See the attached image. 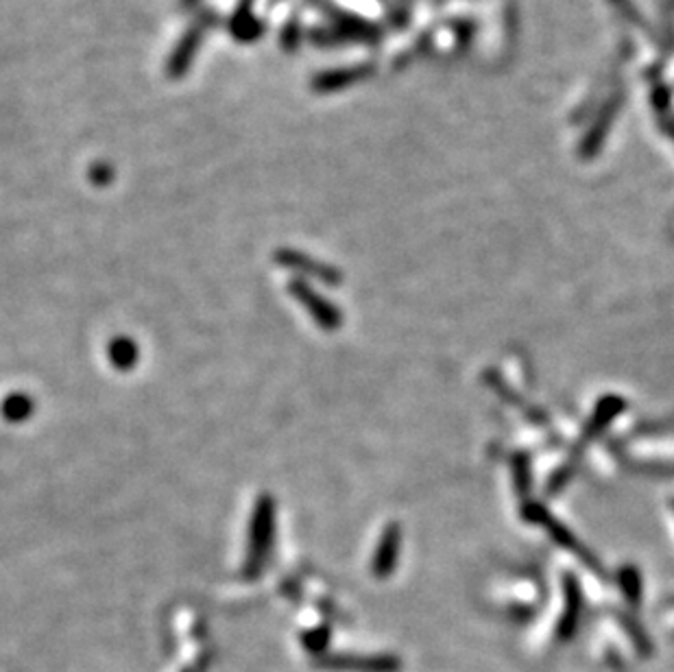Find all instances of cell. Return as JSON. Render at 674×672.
Returning a JSON list of instances; mask_svg holds the SVG:
<instances>
[{"label": "cell", "mask_w": 674, "mask_h": 672, "mask_svg": "<svg viewBox=\"0 0 674 672\" xmlns=\"http://www.w3.org/2000/svg\"><path fill=\"white\" fill-rule=\"evenodd\" d=\"M107 356H110V363L116 369L121 371H129L135 367L140 358V347L138 343L132 341L129 336H116L107 347Z\"/></svg>", "instance_id": "52a82bcc"}, {"label": "cell", "mask_w": 674, "mask_h": 672, "mask_svg": "<svg viewBox=\"0 0 674 672\" xmlns=\"http://www.w3.org/2000/svg\"><path fill=\"white\" fill-rule=\"evenodd\" d=\"M328 633H330L328 629H317V631L303 633L302 642H303V647H306V651L314 653V655H323L325 647H328V642H330Z\"/></svg>", "instance_id": "30bf717a"}, {"label": "cell", "mask_w": 674, "mask_h": 672, "mask_svg": "<svg viewBox=\"0 0 674 672\" xmlns=\"http://www.w3.org/2000/svg\"><path fill=\"white\" fill-rule=\"evenodd\" d=\"M210 18H212V14L199 18L197 22H194V26H190V29L182 35V40H179L175 51L171 53V59H168V65H166V73L171 79H182V76L188 73L190 64H193L194 55H197L199 46H201V37H203L205 29L210 26L208 25Z\"/></svg>", "instance_id": "3957f363"}, {"label": "cell", "mask_w": 674, "mask_h": 672, "mask_svg": "<svg viewBox=\"0 0 674 672\" xmlns=\"http://www.w3.org/2000/svg\"><path fill=\"white\" fill-rule=\"evenodd\" d=\"M275 539V502L269 494L255 500L252 522H249L247 557L243 564V575L255 578L264 572Z\"/></svg>", "instance_id": "6da1fadb"}, {"label": "cell", "mask_w": 674, "mask_h": 672, "mask_svg": "<svg viewBox=\"0 0 674 672\" xmlns=\"http://www.w3.org/2000/svg\"><path fill=\"white\" fill-rule=\"evenodd\" d=\"M354 73L352 70H334V73H323L319 75L317 79L312 81V87L317 92H328V90H336V87L350 84Z\"/></svg>", "instance_id": "9c48e42d"}, {"label": "cell", "mask_w": 674, "mask_h": 672, "mask_svg": "<svg viewBox=\"0 0 674 672\" xmlns=\"http://www.w3.org/2000/svg\"><path fill=\"white\" fill-rule=\"evenodd\" d=\"M194 3H199V0H182L183 7H190V5H194Z\"/></svg>", "instance_id": "4fadbf2b"}, {"label": "cell", "mask_w": 674, "mask_h": 672, "mask_svg": "<svg viewBox=\"0 0 674 672\" xmlns=\"http://www.w3.org/2000/svg\"><path fill=\"white\" fill-rule=\"evenodd\" d=\"M393 537H395V535L391 533L389 537L384 539V544L380 546V553L376 557V575H387L391 567H393V566H391V564H393V555H395Z\"/></svg>", "instance_id": "8fae6325"}, {"label": "cell", "mask_w": 674, "mask_h": 672, "mask_svg": "<svg viewBox=\"0 0 674 672\" xmlns=\"http://www.w3.org/2000/svg\"><path fill=\"white\" fill-rule=\"evenodd\" d=\"M288 293L302 304V308L312 316L314 324L323 330H336L341 326V310L334 304L328 302L323 295L308 286L303 280H292L288 284Z\"/></svg>", "instance_id": "7a4b0ae2"}, {"label": "cell", "mask_w": 674, "mask_h": 672, "mask_svg": "<svg viewBox=\"0 0 674 672\" xmlns=\"http://www.w3.org/2000/svg\"><path fill=\"white\" fill-rule=\"evenodd\" d=\"M321 670L330 672H398L400 664L393 657H352V655H321Z\"/></svg>", "instance_id": "5b68a950"}, {"label": "cell", "mask_w": 674, "mask_h": 672, "mask_svg": "<svg viewBox=\"0 0 674 672\" xmlns=\"http://www.w3.org/2000/svg\"><path fill=\"white\" fill-rule=\"evenodd\" d=\"M35 411V402L31 400L26 393H12L9 397H5L3 406H0V413H3V417L7 419V422H25V419H29L31 415H34Z\"/></svg>", "instance_id": "ba28073f"}, {"label": "cell", "mask_w": 674, "mask_h": 672, "mask_svg": "<svg viewBox=\"0 0 674 672\" xmlns=\"http://www.w3.org/2000/svg\"><path fill=\"white\" fill-rule=\"evenodd\" d=\"M252 3L253 0H241L238 3L236 14L230 20V31L236 40L241 42H253L255 37L263 35V22H258L252 15Z\"/></svg>", "instance_id": "8992f818"}, {"label": "cell", "mask_w": 674, "mask_h": 672, "mask_svg": "<svg viewBox=\"0 0 674 672\" xmlns=\"http://www.w3.org/2000/svg\"><path fill=\"white\" fill-rule=\"evenodd\" d=\"M275 260L280 262L282 266H286V269L297 271L299 276L312 277V280L330 284V286H334V284L341 282L339 271H336L334 266H328V265H323V262L310 258V256L302 254V251L280 249L275 254Z\"/></svg>", "instance_id": "277c9868"}, {"label": "cell", "mask_w": 674, "mask_h": 672, "mask_svg": "<svg viewBox=\"0 0 674 672\" xmlns=\"http://www.w3.org/2000/svg\"><path fill=\"white\" fill-rule=\"evenodd\" d=\"M297 44H299V22L291 20L284 26V31H282V46H284L286 51H295Z\"/></svg>", "instance_id": "7c38bea8"}]
</instances>
